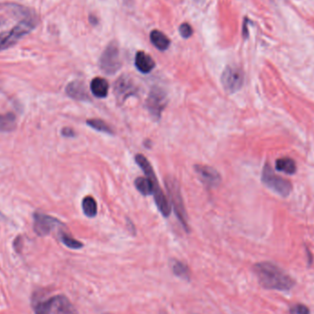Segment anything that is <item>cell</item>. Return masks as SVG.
Here are the masks:
<instances>
[{"instance_id":"obj_1","label":"cell","mask_w":314,"mask_h":314,"mask_svg":"<svg viewBox=\"0 0 314 314\" xmlns=\"http://www.w3.org/2000/svg\"><path fill=\"white\" fill-rule=\"evenodd\" d=\"M258 282L266 289L288 291L294 287L295 281L286 271L271 262H261L253 266Z\"/></svg>"},{"instance_id":"obj_2","label":"cell","mask_w":314,"mask_h":314,"mask_svg":"<svg viewBox=\"0 0 314 314\" xmlns=\"http://www.w3.org/2000/svg\"><path fill=\"white\" fill-rule=\"evenodd\" d=\"M135 161L138 164V166L144 171L146 178H148L153 183V194L157 208L160 210V212L163 214L164 217H168L171 213V206L168 202L167 198L165 196L164 192L159 186L156 175L154 174V171H153L151 164L146 159V157L143 154H137L135 156Z\"/></svg>"},{"instance_id":"obj_3","label":"cell","mask_w":314,"mask_h":314,"mask_svg":"<svg viewBox=\"0 0 314 314\" xmlns=\"http://www.w3.org/2000/svg\"><path fill=\"white\" fill-rule=\"evenodd\" d=\"M36 26V18L28 16L12 28L10 31L0 32V51L10 48L17 44L24 35L31 32Z\"/></svg>"},{"instance_id":"obj_4","label":"cell","mask_w":314,"mask_h":314,"mask_svg":"<svg viewBox=\"0 0 314 314\" xmlns=\"http://www.w3.org/2000/svg\"><path fill=\"white\" fill-rule=\"evenodd\" d=\"M262 182L268 188L282 197H288L292 190V186L288 180H285L275 174L270 166L266 164L262 172Z\"/></svg>"},{"instance_id":"obj_5","label":"cell","mask_w":314,"mask_h":314,"mask_svg":"<svg viewBox=\"0 0 314 314\" xmlns=\"http://www.w3.org/2000/svg\"><path fill=\"white\" fill-rule=\"evenodd\" d=\"M100 66L105 74H113L118 72L122 66L118 44L112 42L106 47L100 59Z\"/></svg>"},{"instance_id":"obj_6","label":"cell","mask_w":314,"mask_h":314,"mask_svg":"<svg viewBox=\"0 0 314 314\" xmlns=\"http://www.w3.org/2000/svg\"><path fill=\"white\" fill-rule=\"evenodd\" d=\"M166 188H167L168 193H169L173 209H174V212L179 218V222L181 223L186 231H189L187 213H186V210H185L183 200H182V197H181L179 185L173 179H167L166 180Z\"/></svg>"},{"instance_id":"obj_7","label":"cell","mask_w":314,"mask_h":314,"mask_svg":"<svg viewBox=\"0 0 314 314\" xmlns=\"http://www.w3.org/2000/svg\"><path fill=\"white\" fill-rule=\"evenodd\" d=\"M167 104V96L161 87H154L151 89L146 100V108L152 118L158 121L163 110Z\"/></svg>"},{"instance_id":"obj_8","label":"cell","mask_w":314,"mask_h":314,"mask_svg":"<svg viewBox=\"0 0 314 314\" xmlns=\"http://www.w3.org/2000/svg\"><path fill=\"white\" fill-rule=\"evenodd\" d=\"M244 72L237 66H227L222 74L223 88L230 94L239 91L244 85Z\"/></svg>"},{"instance_id":"obj_9","label":"cell","mask_w":314,"mask_h":314,"mask_svg":"<svg viewBox=\"0 0 314 314\" xmlns=\"http://www.w3.org/2000/svg\"><path fill=\"white\" fill-rule=\"evenodd\" d=\"M33 219H34V223H33L34 231L38 235L42 237L48 235L53 229L64 225L56 218H53L52 216L41 212H35Z\"/></svg>"},{"instance_id":"obj_10","label":"cell","mask_w":314,"mask_h":314,"mask_svg":"<svg viewBox=\"0 0 314 314\" xmlns=\"http://www.w3.org/2000/svg\"><path fill=\"white\" fill-rule=\"evenodd\" d=\"M138 92V87L134 81L128 75H122L114 84V93L120 102H124L128 97L134 96Z\"/></svg>"},{"instance_id":"obj_11","label":"cell","mask_w":314,"mask_h":314,"mask_svg":"<svg viewBox=\"0 0 314 314\" xmlns=\"http://www.w3.org/2000/svg\"><path fill=\"white\" fill-rule=\"evenodd\" d=\"M195 170L199 179L208 188H216L221 184L222 178L213 167L204 165H197Z\"/></svg>"},{"instance_id":"obj_12","label":"cell","mask_w":314,"mask_h":314,"mask_svg":"<svg viewBox=\"0 0 314 314\" xmlns=\"http://www.w3.org/2000/svg\"><path fill=\"white\" fill-rule=\"evenodd\" d=\"M51 312L54 314H78L74 305L65 295L50 298Z\"/></svg>"},{"instance_id":"obj_13","label":"cell","mask_w":314,"mask_h":314,"mask_svg":"<svg viewBox=\"0 0 314 314\" xmlns=\"http://www.w3.org/2000/svg\"><path fill=\"white\" fill-rule=\"evenodd\" d=\"M66 93L67 96L75 101H89L90 96L87 93V87L85 83L79 80H75L67 85L66 87Z\"/></svg>"},{"instance_id":"obj_14","label":"cell","mask_w":314,"mask_h":314,"mask_svg":"<svg viewBox=\"0 0 314 314\" xmlns=\"http://www.w3.org/2000/svg\"><path fill=\"white\" fill-rule=\"evenodd\" d=\"M136 68L143 74H149L155 67L153 58L144 52H138L135 56Z\"/></svg>"},{"instance_id":"obj_15","label":"cell","mask_w":314,"mask_h":314,"mask_svg":"<svg viewBox=\"0 0 314 314\" xmlns=\"http://www.w3.org/2000/svg\"><path fill=\"white\" fill-rule=\"evenodd\" d=\"M109 87L108 81L102 77H95L90 84L92 94L99 99H104L108 96Z\"/></svg>"},{"instance_id":"obj_16","label":"cell","mask_w":314,"mask_h":314,"mask_svg":"<svg viewBox=\"0 0 314 314\" xmlns=\"http://www.w3.org/2000/svg\"><path fill=\"white\" fill-rule=\"evenodd\" d=\"M171 270L175 277L179 279H184L186 281H189L191 278V272L190 269L183 262L179 261L176 259H171L170 260Z\"/></svg>"},{"instance_id":"obj_17","label":"cell","mask_w":314,"mask_h":314,"mask_svg":"<svg viewBox=\"0 0 314 314\" xmlns=\"http://www.w3.org/2000/svg\"><path fill=\"white\" fill-rule=\"evenodd\" d=\"M150 39L152 44L160 51H166L170 46V40L162 31L157 30L152 31L150 34Z\"/></svg>"},{"instance_id":"obj_18","label":"cell","mask_w":314,"mask_h":314,"mask_svg":"<svg viewBox=\"0 0 314 314\" xmlns=\"http://www.w3.org/2000/svg\"><path fill=\"white\" fill-rule=\"evenodd\" d=\"M276 169L288 174H295L297 170L296 163L288 157L280 158L276 162Z\"/></svg>"},{"instance_id":"obj_19","label":"cell","mask_w":314,"mask_h":314,"mask_svg":"<svg viewBox=\"0 0 314 314\" xmlns=\"http://www.w3.org/2000/svg\"><path fill=\"white\" fill-rule=\"evenodd\" d=\"M16 117L13 113L0 114V131L9 132L16 129Z\"/></svg>"},{"instance_id":"obj_20","label":"cell","mask_w":314,"mask_h":314,"mask_svg":"<svg viewBox=\"0 0 314 314\" xmlns=\"http://www.w3.org/2000/svg\"><path fill=\"white\" fill-rule=\"evenodd\" d=\"M82 209L86 216L94 218L97 214V205L95 199L91 196L85 197L82 201Z\"/></svg>"},{"instance_id":"obj_21","label":"cell","mask_w":314,"mask_h":314,"mask_svg":"<svg viewBox=\"0 0 314 314\" xmlns=\"http://www.w3.org/2000/svg\"><path fill=\"white\" fill-rule=\"evenodd\" d=\"M134 185L137 190L144 196H149L153 191V186L152 181L148 178H138L134 181Z\"/></svg>"},{"instance_id":"obj_22","label":"cell","mask_w":314,"mask_h":314,"mask_svg":"<svg viewBox=\"0 0 314 314\" xmlns=\"http://www.w3.org/2000/svg\"><path fill=\"white\" fill-rule=\"evenodd\" d=\"M59 239L63 244L66 245V247L70 249L76 250V249L82 248L84 246V244L81 242L75 240L70 234L66 233V231H61L59 232Z\"/></svg>"},{"instance_id":"obj_23","label":"cell","mask_w":314,"mask_h":314,"mask_svg":"<svg viewBox=\"0 0 314 314\" xmlns=\"http://www.w3.org/2000/svg\"><path fill=\"white\" fill-rule=\"evenodd\" d=\"M87 124L96 131L104 132V133H109V134H113L112 129L102 120L90 119V120H87Z\"/></svg>"},{"instance_id":"obj_24","label":"cell","mask_w":314,"mask_h":314,"mask_svg":"<svg viewBox=\"0 0 314 314\" xmlns=\"http://www.w3.org/2000/svg\"><path fill=\"white\" fill-rule=\"evenodd\" d=\"M179 33L185 39H188L193 34V30L188 23H183L179 27Z\"/></svg>"},{"instance_id":"obj_25","label":"cell","mask_w":314,"mask_h":314,"mask_svg":"<svg viewBox=\"0 0 314 314\" xmlns=\"http://www.w3.org/2000/svg\"><path fill=\"white\" fill-rule=\"evenodd\" d=\"M291 314H310V309L303 304H296L290 308Z\"/></svg>"},{"instance_id":"obj_26","label":"cell","mask_w":314,"mask_h":314,"mask_svg":"<svg viewBox=\"0 0 314 314\" xmlns=\"http://www.w3.org/2000/svg\"><path fill=\"white\" fill-rule=\"evenodd\" d=\"M62 135L65 136V137H74L75 132L71 128H64L62 130Z\"/></svg>"},{"instance_id":"obj_27","label":"cell","mask_w":314,"mask_h":314,"mask_svg":"<svg viewBox=\"0 0 314 314\" xmlns=\"http://www.w3.org/2000/svg\"><path fill=\"white\" fill-rule=\"evenodd\" d=\"M158 314H167V313H166V310H161V311H160V312H159V313Z\"/></svg>"}]
</instances>
